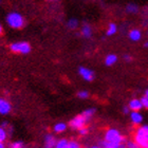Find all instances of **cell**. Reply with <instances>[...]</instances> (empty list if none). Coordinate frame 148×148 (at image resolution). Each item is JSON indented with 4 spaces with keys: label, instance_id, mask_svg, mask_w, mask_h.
Returning <instances> with one entry per match:
<instances>
[{
    "label": "cell",
    "instance_id": "6da1fadb",
    "mask_svg": "<svg viewBox=\"0 0 148 148\" xmlns=\"http://www.w3.org/2000/svg\"><path fill=\"white\" fill-rule=\"evenodd\" d=\"M123 142V136L116 129H109L106 132L105 141L101 144L102 148H119Z\"/></svg>",
    "mask_w": 148,
    "mask_h": 148
},
{
    "label": "cell",
    "instance_id": "7a4b0ae2",
    "mask_svg": "<svg viewBox=\"0 0 148 148\" xmlns=\"http://www.w3.org/2000/svg\"><path fill=\"white\" fill-rule=\"evenodd\" d=\"M6 23L10 28L15 29V30H20L25 27V20L23 16L18 12H11L6 15Z\"/></svg>",
    "mask_w": 148,
    "mask_h": 148
},
{
    "label": "cell",
    "instance_id": "3957f363",
    "mask_svg": "<svg viewBox=\"0 0 148 148\" xmlns=\"http://www.w3.org/2000/svg\"><path fill=\"white\" fill-rule=\"evenodd\" d=\"M136 142L140 148H148V126L140 127L136 132Z\"/></svg>",
    "mask_w": 148,
    "mask_h": 148
},
{
    "label": "cell",
    "instance_id": "277c9868",
    "mask_svg": "<svg viewBox=\"0 0 148 148\" xmlns=\"http://www.w3.org/2000/svg\"><path fill=\"white\" fill-rule=\"evenodd\" d=\"M10 50L15 54H29L31 52L32 47L28 41H15L10 45Z\"/></svg>",
    "mask_w": 148,
    "mask_h": 148
},
{
    "label": "cell",
    "instance_id": "5b68a950",
    "mask_svg": "<svg viewBox=\"0 0 148 148\" xmlns=\"http://www.w3.org/2000/svg\"><path fill=\"white\" fill-rule=\"evenodd\" d=\"M86 123H87V120L85 119V116H84L83 114H80V115L76 116L75 119H73V120L70 122V126H71V128H73V129H80V128L85 127Z\"/></svg>",
    "mask_w": 148,
    "mask_h": 148
},
{
    "label": "cell",
    "instance_id": "8992f818",
    "mask_svg": "<svg viewBox=\"0 0 148 148\" xmlns=\"http://www.w3.org/2000/svg\"><path fill=\"white\" fill-rule=\"evenodd\" d=\"M78 73L87 82H92L94 79V73H93V71L90 70V69L86 68V67H80L78 69Z\"/></svg>",
    "mask_w": 148,
    "mask_h": 148
},
{
    "label": "cell",
    "instance_id": "52a82bcc",
    "mask_svg": "<svg viewBox=\"0 0 148 148\" xmlns=\"http://www.w3.org/2000/svg\"><path fill=\"white\" fill-rule=\"evenodd\" d=\"M80 35L84 37V38H91L93 35V30L92 27L89 25V23H83L82 25V28H80Z\"/></svg>",
    "mask_w": 148,
    "mask_h": 148
},
{
    "label": "cell",
    "instance_id": "ba28073f",
    "mask_svg": "<svg viewBox=\"0 0 148 148\" xmlns=\"http://www.w3.org/2000/svg\"><path fill=\"white\" fill-rule=\"evenodd\" d=\"M128 37L129 39L133 42H138L142 39V32L139 29H131L128 33Z\"/></svg>",
    "mask_w": 148,
    "mask_h": 148
},
{
    "label": "cell",
    "instance_id": "9c48e42d",
    "mask_svg": "<svg viewBox=\"0 0 148 148\" xmlns=\"http://www.w3.org/2000/svg\"><path fill=\"white\" fill-rule=\"evenodd\" d=\"M12 107L6 99L0 97V114H8L11 111Z\"/></svg>",
    "mask_w": 148,
    "mask_h": 148
},
{
    "label": "cell",
    "instance_id": "30bf717a",
    "mask_svg": "<svg viewBox=\"0 0 148 148\" xmlns=\"http://www.w3.org/2000/svg\"><path fill=\"white\" fill-rule=\"evenodd\" d=\"M129 109L132 111H140L142 109V103H141V99H134L132 101H130L129 103Z\"/></svg>",
    "mask_w": 148,
    "mask_h": 148
},
{
    "label": "cell",
    "instance_id": "8fae6325",
    "mask_svg": "<svg viewBox=\"0 0 148 148\" xmlns=\"http://www.w3.org/2000/svg\"><path fill=\"white\" fill-rule=\"evenodd\" d=\"M56 139L51 134H48L45 139V148H54L56 145Z\"/></svg>",
    "mask_w": 148,
    "mask_h": 148
},
{
    "label": "cell",
    "instance_id": "7c38bea8",
    "mask_svg": "<svg viewBox=\"0 0 148 148\" xmlns=\"http://www.w3.org/2000/svg\"><path fill=\"white\" fill-rule=\"evenodd\" d=\"M130 116H131V121H132L134 124H136V125H139V124L142 123L143 116L139 111H132L131 114H130Z\"/></svg>",
    "mask_w": 148,
    "mask_h": 148
},
{
    "label": "cell",
    "instance_id": "4fadbf2b",
    "mask_svg": "<svg viewBox=\"0 0 148 148\" xmlns=\"http://www.w3.org/2000/svg\"><path fill=\"white\" fill-rule=\"evenodd\" d=\"M117 32V25L114 22H110L106 29V35L107 36H113L114 34H116Z\"/></svg>",
    "mask_w": 148,
    "mask_h": 148
},
{
    "label": "cell",
    "instance_id": "5bb4252c",
    "mask_svg": "<svg viewBox=\"0 0 148 148\" xmlns=\"http://www.w3.org/2000/svg\"><path fill=\"white\" fill-rule=\"evenodd\" d=\"M125 11L128 14H136L139 12V6L136 5V3H128L125 8Z\"/></svg>",
    "mask_w": 148,
    "mask_h": 148
},
{
    "label": "cell",
    "instance_id": "9a60e30c",
    "mask_svg": "<svg viewBox=\"0 0 148 148\" xmlns=\"http://www.w3.org/2000/svg\"><path fill=\"white\" fill-rule=\"evenodd\" d=\"M117 62V56L115 54H108L105 58L106 66H113Z\"/></svg>",
    "mask_w": 148,
    "mask_h": 148
},
{
    "label": "cell",
    "instance_id": "2e32d148",
    "mask_svg": "<svg viewBox=\"0 0 148 148\" xmlns=\"http://www.w3.org/2000/svg\"><path fill=\"white\" fill-rule=\"evenodd\" d=\"M78 25H79V22L76 18H70L67 21V28L69 30H75V29L78 28Z\"/></svg>",
    "mask_w": 148,
    "mask_h": 148
},
{
    "label": "cell",
    "instance_id": "e0dca14e",
    "mask_svg": "<svg viewBox=\"0 0 148 148\" xmlns=\"http://www.w3.org/2000/svg\"><path fill=\"white\" fill-rule=\"evenodd\" d=\"M66 129H67V125L64 123H58L54 126V131H55V132H62V131H65Z\"/></svg>",
    "mask_w": 148,
    "mask_h": 148
},
{
    "label": "cell",
    "instance_id": "ac0fdd59",
    "mask_svg": "<svg viewBox=\"0 0 148 148\" xmlns=\"http://www.w3.org/2000/svg\"><path fill=\"white\" fill-rule=\"evenodd\" d=\"M94 112H95V109H94V108L87 109V110H85L83 112V115L85 116V119H86L87 121H89L90 119H91V116H92L93 114H94Z\"/></svg>",
    "mask_w": 148,
    "mask_h": 148
},
{
    "label": "cell",
    "instance_id": "d6986e66",
    "mask_svg": "<svg viewBox=\"0 0 148 148\" xmlns=\"http://www.w3.org/2000/svg\"><path fill=\"white\" fill-rule=\"evenodd\" d=\"M54 148H68V141L65 139L59 140L58 142H56V145Z\"/></svg>",
    "mask_w": 148,
    "mask_h": 148
},
{
    "label": "cell",
    "instance_id": "ffe728a7",
    "mask_svg": "<svg viewBox=\"0 0 148 148\" xmlns=\"http://www.w3.org/2000/svg\"><path fill=\"white\" fill-rule=\"evenodd\" d=\"M77 96L79 97V99H88L89 97V92L88 91H86V90H83V91H79V92L77 93Z\"/></svg>",
    "mask_w": 148,
    "mask_h": 148
},
{
    "label": "cell",
    "instance_id": "44dd1931",
    "mask_svg": "<svg viewBox=\"0 0 148 148\" xmlns=\"http://www.w3.org/2000/svg\"><path fill=\"white\" fill-rule=\"evenodd\" d=\"M6 139V132L5 130L0 128V143H2L3 141H5Z\"/></svg>",
    "mask_w": 148,
    "mask_h": 148
},
{
    "label": "cell",
    "instance_id": "7402d4cb",
    "mask_svg": "<svg viewBox=\"0 0 148 148\" xmlns=\"http://www.w3.org/2000/svg\"><path fill=\"white\" fill-rule=\"evenodd\" d=\"M68 148H80V146L75 141H70V142H68Z\"/></svg>",
    "mask_w": 148,
    "mask_h": 148
},
{
    "label": "cell",
    "instance_id": "603a6c76",
    "mask_svg": "<svg viewBox=\"0 0 148 148\" xmlns=\"http://www.w3.org/2000/svg\"><path fill=\"white\" fill-rule=\"evenodd\" d=\"M25 145L22 142H14L11 144V148H23Z\"/></svg>",
    "mask_w": 148,
    "mask_h": 148
},
{
    "label": "cell",
    "instance_id": "cb8c5ba5",
    "mask_svg": "<svg viewBox=\"0 0 148 148\" xmlns=\"http://www.w3.org/2000/svg\"><path fill=\"white\" fill-rule=\"evenodd\" d=\"M141 103H142V106L144 108L148 109V99L145 97V96H143L142 99H141Z\"/></svg>",
    "mask_w": 148,
    "mask_h": 148
},
{
    "label": "cell",
    "instance_id": "d4e9b609",
    "mask_svg": "<svg viewBox=\"0 0 148 148\" xmlns=\"http://www.w3.org/2000/svg\"><path fill=\"white\" fill-rule=\"evenodd\" d=\"M126 147L127 148H140V146L136 144V142H128Z\"/></svg>",
    "mask_w": 148,
    "mask_h": 148
},
{
    "label": "cell",
    "instance_id": "484cf974",
    "mask_svg": "<svg viewBox=\"0 0 148 148\" xmlns=\"http://www.w3.org/2000/svg\"><path fill=\"white\" fill-rule=\"evenodd\" d=\"M79 130V133L82 134V136H85V134H87L88 133V128H86V127H83V128H80Z\"/></svg>",
    "mask_w": 148,
    "mask_h": 148
},
{
    "label": "cell",
    "instance_id": "4316f807",
    "mask_svg": "<svg viewBox=\"0 0 148 148\" xmlns=\"http://www.w3.org/2000/svg\"><path fill=\"white\" fill-rule=\"evenodd\" d=\"M124 59H125L126 62H131L132 57H131L130 55H128V54H126V55H124Z\"/></svg>",
    "mask_w": 148,
    "mask_h": 148
},
{
    "label": "cell",
    "instance_id": "83f0119b",
    "mask_svg": "<svg viewBox=\"0 0 148 148\" xmlns=\"http://www.w3.org/2000/svg\"><path fill=\"white\" fill-rule=\"evenodd\" d=\"M129 107H124V109H123V111H124V113H128L129 112Z\"/></svg>",
    "mask_w": 148,
    "mask_h": 148
},
{
    "label": "cell",
    "instance_id": "f1b7e54d",
    "mask_svg": "<svg viewBox=\"0 0 148 148\" xmlns=\"http://www.w3.org/2000/svg\"><path fill=\"white\" fill-rule=\"evenodd\" d=\"M3 33V28H2V25H1V23H0V35H2Z\"/></svg>",
    "mask_w": 148,
    "mask_h": 148
},
{
    "label": "cell",
    "instance_id": "f546056e",
    "mask_svg": "<svg viewBox=\"0 0 148 148\" xmlns=\"http://www.w3.org/2000/svg\"><path fill=\"white\" fill-rule=\"evenodd\" d=\"M144 96H145V97H147V99H148V89L146 90L145 93H144Z\"/></svg>",
    "mask_w": 148,
    "mask_h": 148
},
{
    "label": "cell",
    "instance_id": "4dcf8cb0",
    "mask_svg": "<svg viewBox=\"0 0 148 148\" xmlns=\"http://www.w3.org/2000/svg\"><path fill=\"white\" fill-rule=\"evenodd\" d=\"M144 47H145V48H147V49H148V40H147V41H146L145 43H144Z\"/></svg>",
    "mask_w": 148,
    "mask_h": 148
},
{
    "label": "cell",
    "instance_id": "1f68e13d",
    "mask_svg": "<svg viewBox=\"0 0 148 148\" xmlns=\"http://www.w3.org/2000/svg\"><path fill=\"white\" fill-rule=\"evenodd\" d=\"M47 1H49V2H56V1H59V0H47Z\"/></svg>",
    "mask_w": 148,
    "mask_h": 148
},
{
    "label": "cell",
    "instance_id": "d6a6232c",
    "mask_svg": "<svg viewBox=\"0 0 148 148\" xmlns=\"http://www.w3.org/2000/svg\"><path fill=\"white\" fill-rule=\"evenodd\" d=\"M119 148H127V147H126V146H125V145H123V144H121L120 147H119Z\"/></svg>",
    "mask_w": 148,
    "mask_h": 148
},
{
    "label": "cell",
    "instance_id": "836d02e7",
    "mask_svg": "<svg viewBox=\"0 0 148 148\" xmlns=\"http://www.w3.org/2000/svg\"><path fill=\"white\" fill-rule=\"evenodd\" d=\"M0 148H4V145H3L2 143H0Z\"/></svg>",
    "mask_w": 148,
    "mask_h": 148
},
{
    "label": "cell",
    "instance_id": "e575fe53",
    "mask_svg": "<svg viewBox=\"0 0 148 148\" xmlns=\"http://www.w3.org/2000/svg\"><path fill=\"white\" fill-rule=\"evenodd\" d=\"M92 148H102V147H99V146H93Z\"/></svg>",
    "mask_w": 148,
    "mask_h": 148
},
{
    "label": "cell",
    "instance_id": "d590c367",
    "mask_svg": "<svg viewBox=\"0 0 148 148\" xmlns=\"http://www.w3.org/2000/svg\"><path fill=\"white\" fill-rule=\"evenodd\" d=\"M147 36H148V30H147Z\"/></svg>",
    "mask_w": 148,
    "mask_h": 148
}]
</instances>
